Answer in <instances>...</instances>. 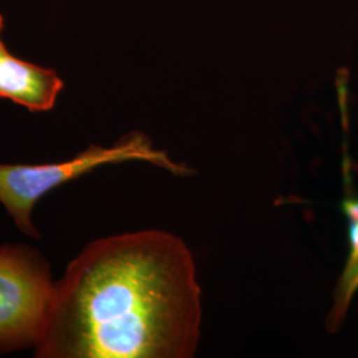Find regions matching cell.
Listing matches in <instances>:
<instances>
[{"label": "cell", "mask_w": 358, "mask_h": 358, "mask_svg": "<svg viewBox=\"0 0 358 358\" xmlns=\"http://www.w3.org/2000/svg\"><path fill=\"white\" fill-rule=\"evenodd\" d=\"M202 299L190 250L166 231L99 239L56 282L38 358H187Z\"/></svg>", "instance_id": "6da1fadb"}, {"label": "cell", "mask_w": 358, "mask_h": 358, "mask_svg": "<svg viewBox=\"0 0 358 358\" xmlns=\"http://www.w3.org/2000/svg\"><path fill=\"white\" fill-rule=\"evenodd\" d=\"M3 29H4V19H3V15L0 13V35H1ZM6 51H7V48L4 47V44H3V41H1V38H0V56Z\"/></svg>", "instance_id": "8992f818"}, {"label": "cell", "mask_w": 358, "mask_h": 358, "mask_svg": "<svg viewBox=\"0 0 358 358\" xmlns=\"http://www.w3.org/2000/svg\"><path fill=\"white\" fill-rule=\"evenodd\" d=\"M55 287L38 251L20 244L0 247V353L36 346L51 313Z\"/></svg>", "instance_id": "3957f363"}, {"label": "cell", "mask_w": 358, "mask_h": 358, "mask_svg": "<svg viewBox=\"0 0 358 358\" xmlns=\"http://www.w3.org/2000/svg\"><path fill=\"white\" fill-rule=\"evenodd\" d=\"M63 90L64 81L56 71L17 59L8 51L0 56V99L29 112H48Z\"/></svg>", "instance_id": "277c9868"}, {"label": "cell", "mask_w": 358, "mask_h": 358, "mask_svg": "<svg viewBox=\"0 0 358 358\" xmlns=\"http://www.w3.org/2000/svg\"><path fill=\"white\" fill-rule=\"evenodd\" d=\"M345 173V196L341 202V210L348 222L349 254L344 269L338 278L333 292V306L327 319V328L336 332L345 319L349 306L358 291V194L350 186L349 171Z\"/></svg>", "instance_id": "5b68a950"}, {"label": "cell", "mask_w": 358, "mask_h": 358, "mask_svg": "<svg viewBox=\"0 0 358 358\" xmlns=\"http://www.w3.org/2000/svg\"><path fill=\"white\" fill-rule=\"evenodd\" d=\"M130 161L148 162L174 176L192 174V169L174 162L166 152L155 149L146 134L133 131L112 146L90 145L68 161L41 165L0 164V203L19 230L38 239L40 234L32 222V211L38 199L97 167Z\"/></svg>", "instance_id": "7a4b0ae2"}]
</instances>
